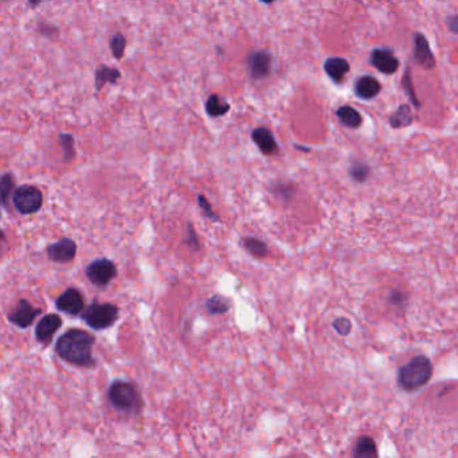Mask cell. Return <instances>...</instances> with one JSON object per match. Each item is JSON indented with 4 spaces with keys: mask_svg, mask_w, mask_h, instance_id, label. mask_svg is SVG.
<instances>
[{
    "mask_svg": "<svg viewBox=\"0 0 458 458\" xmlns=\"http://www.w3.org/2000/svg\"><path fill=\"white\" fill-rule=\"evenodd\" d=\"M94 336L84 330L73 328L65 332L55 343L57 355L77 367H93L96 364L91 354Z\"/></svg>",
    "mask_w": 458,
    "mask_h": 458,
    "instance_id": "6da1fadb",
    "label": "cell"
},
{
    "mask_svg": "<svg viewBox=\"0 0 458 458\" xmlns=\"http://www.w3.org/2000/svg\"><path fill=\"white\" fill-rule=\"evenodd\" d=\"M109 403L121 414L139 415L144 408V401L138 387L125 381H115L108 387Z\"/></svg>",
    "mask_w": 458,
    "mask_h": 458,
    "instance_id": "7a4b0ae2",
    "label": "cell"
},
{
    "mask_svg": "<svg viewBox=\"0 0 458 458\" xmlns=\"http://www.w3.org/2000/svg\"><path fill=\"white\" fill-rule=\"evenodd\" d=\"M433 364L425 355L413 357L398 372V383L405 391H415L426 386L432 379Z\"/></svg>",
    "mask_w": 458,
    "mask_h": 458,
    "instance_id": "3957f363",
    "label": "cell"
},
{
    "mask_svg": "<svg viewBox=\"0 0 458 458\" xmlns=\"http://www.w3.org/2000/svg\"><path fill=\"white\" fill-rule=\"evenodd\" d=\"M118 308L111 303H91L81 315L82 320L96 331H104L112 327L118 318Z\"/></svg>",
    "mask_w": 458,
    "mask_h": 458,
    "instance_id": "277c9868",
    "label": "cell"
},
{
    "mask_svg": "<svg viewBox=\"0 0 458 458\" xmlns=\"http://www.w3.org/2000/svg\"><path fill=\"white\" fill-rule=\"evenodd\" d=\"M13 203L16 211L23 216L35 214L43 204V195L37 187L25 184L13 191Z\"/></svg>",
    "mask_w": 458,
    "mask_h": 458,
    "instance_id": "5b68a950",
    "label": "cell"
},
{
    "mask_svg": "<svg viewBox=\"0 0 458 458\" xmlns=\"http://www.w3.org/2000/svg\"><path fill=\"white\" fill-rule=\"evenodd\" d=\"M86 277L88 280L96 285L104 288L106 285H109L112 280H115L117 276V269L116 265L108 258H99L91 261L89 265L85 269Z\"/></svg>",
    "mask_w": 458,
    "mask_h": 458,
    "instance_id": "8992f818",
    "label": "cell"
},
{
    "mask_svg": "<svg viewBox=\"0 0 458 458\" xmlns=\"http://www.w3.org/2000/svg\"><path fill=\"white\" fill-rule=\"evenodd\" d=\"M273 69V55L267 51H255L247 57V73L253 79H264Z\"/></svg>",
    "mask_w": 458,
    "mask_h": 458,
    "instance_id": "52a82bcc",
    "label": "cell"
},
{
    "mask_svg": "<svg viewBox=\"0 0 458 458\" xmlns=\"http://www.w3.org/2000/svg\"><path fill=\"white\" fill-rule=\"evenodd\" d=\"M55 306L58 311L70 316L82 315L85 311L84 296L76 288H69L55 300Z\"/></svg>",
    "mask_w": 458,
    "mask_h": 458,
    "instance_id": "ba28073f",
    "label": "cell"
},
{
    "mask_svg": "<svg viewBox=\"0 0 458 458\" xmlns=\"http://www.w3.org/2000/svg\"><path fill=\"white\" fill-rule=\"evenodd\" d=\"M42 313L39 308H34L27 300H19L13 311L9 313V321L18 328H28L34 320Z\"/></svg>",
    "mask_w": 458,
    "mask_h": 458,
    "instance_id": "9c48e42d",
    "label": "cell"
},
{
    "mask_svg": "<svg viewBox=\"0 0 458 458\" xmlns=\"http://www.w3.org/2000/svg\"><path fill=\"white\" fill-rule=\"evenodd\" d=\"M77 255L76 242L70 238H62L48 247V255L57 264H67L74 259Z\"/></svg>",
    "mask_w": 458,
    "mask_h": 458,
    "instance_id": "30bf717a",
    "label": "cell"
},
{
    "mask_svg": "<svg viewBox=\"0 0 458 458\" xmlns=\"http://www.w3.org/2000/svg\"><path fill=\"white\" fill-rule=\"evenodd\" d=\"M369 64L383 74H394L399 67V61L390 49H375L369 55Z\"/></svg>",
    "mask_w": 458,
    "mask_h": 458,
    "instance_id": "8fae6325",
    "label": "cell"
},
{
    "mask_svg": "<svg viewBox=\"0 0 458 458\" xmlns=\"http://www.w3.org/2000/svg\"><path fill=\"white\" fill-rule=\"evenodd\" d=\"M62 327V318L57 313H49L39 320L35 327V337L40 344H49L54 333Z\"/></svg>",
    "mask_w": 458,
    "mask_h": 458,
    "instance_id": "7c38bea8",
    "label": "cell"
},
{
    "mask_svg": "<svg viewBox=\"0 0 458 458\" xmlns=\"http://www.w3.org/2000/svg\"><path fill=\"white\" fill-rule=\"evenodd\" d=\"M414 57L425 69H433L435 66V58L433 51L430 49L429 40L420 33L414 35Z\"/></svg>",
    "mask_w": 458,
    "mask_h": 458,
    "instance_id": "4fadbf2b",
    "label": "cell"
},
{
    "mask_svg": "<svg viewBox=\"0 0 458 458\" xmlns=\"http://www.w3.org/2000/svg\"><path fill=\"white\" fill-rule=\"evenodd\" d=\"M252 139L264 155H273L279 151L277 141L274 139L272 130L267 128H255L252 133Z\"/></svg>",
    "mask_w": 458,
    "mask_h": 458,
    "instance_id": "5bb4252c",
    "label": "cell"
},
{
    "mask_svg": "<svg viewBox=\"0 0 458 458\" xmlns=\"http://www.w3.org/2000/svg\"><path fill=\"white\" fill-rule=\"evenodd\" d=\"M382 86L376 78L371 76L360 77L355 82V94L362 100H371L376 97Z\"/></svg>",
    "mask_w": 458,
    "mask_h": 458,
    "instance_id": "9a60e30c",
    "label": "cell"
},
{
    "mask_svg": "<svg viewBox=\"0 0 458 458\" xmlns=\"http://www.w3.org/2000/svg\"><path fill=\"white\" fill-rule=\"evenodd\" d=\"M324 70L327 76L331 78L333 82L339 84L344 79L345 74L350 72V64L347 60L340 57H332L328 58L324 64Z\"/></svg>",
    "mask_w": 458,
    "mask_h": 458,
    "instance_id": "2e32d148",
    "label": "cell"
},
{
    "mask_svg": "<svg viewBox=\"0 0 458 458\" xmlns=\"http://www.w3.org/2000/svg\"><path fill=\"white\" fill-rule=\"evenodd\" d=\"M94 78H96V90H101L104 88L105 84H112V85H116L117 81L121 78V73L120 70H117L115 67H108L105 65L100 66L97 70H96V74H94Z\"/></svg>",
    "mask_w": 458,
    "mask_h": 458,
    "instance_id": "e0dca14e",
    "label": "cell"
},
{
    "mask_svg": "<svg viewBox=\"0 0 458 458\" xmlns=\"http://www.w3.org/2000/svg\"><path fill=\"white\" fill-rule=\"evenodd\" d=\"M336 116L339 118V121L343 124L344 127L351 128V129H357V128L362 125V116L357 112L355 108L348 106V105H343L337 109Z\"/></svg>",
    "mask_w": 458,
    "mask_h": 458,
    "instance_id": "ac0fdd59",
    "label": "cell"
},
{
    "mask_svg": "<svg viewBox=\"0 0 458 458\" xmlns=\"http://www.w3.org/2000/svg\"><path fill=\"white\" fill-rule=\"evenodd\" d=\"M354 458H378V447L374 438L367 435L360 437L354 449Z\"/></svg>",
    "mask_w": 458,
    "mask_h": 458,
    "instance_id": "d6986e66",
    "label": "cell"
},
{
    "mask_svg": "<svg viewBox=\"0 0 458 458\" xmlns=\"http://www.w3.org/2000/svg\"><path fill=\"white\" fill-rule=\"evenodd\" d=\"M230 111V105L219 94H211L206 101V112L210 117H220Z\"/></svg>",
    "mask_w": 458,
    "mask_h": 458,
    "instance_id": "ffe728a7",
    "label": "cell"
},
{
    "mask_svg": "<svg viewBox=\"0 0 458 458\" xmlns=\"http://www.w3.org/2000/svg\"><path fill=\"white\" fill-rule=\"evenodd\" d=\"M204 308L210 315H225L229 312L230 301L220 294H214L204 303Z\"/></svg>",
    "mask_w": 458,
    "mask_h": 458,
    "instance_id": "44dd1931",
    "label": "cell"
},
{
    "mask_svg": "<svg viewBox=\"0 0 458 458\" xmlns=\"http://www.w3.org/2000/svg\"><path fill=\"white\" fill-rule=\"evenodd\" d=\"M414 117L413 112L408 105H401L398 111L390 117V125L398 129V128L408 127L413 123Z\"/></svg>",
    "mask_w": 458,
    "mask_h": 458,
    "instance_id": "7402d4cb",
    "label": "cell"
},
{
    "mask_svg": "<svg viewBox=\"0 0 458 458\" xmlns=\"http://www.w3.org/2000/svg\"><path fill=\"white\" fill-rule=\"evenodd\" d=\"M242 245L246 249V252H249L250 255H255V257L262 258V257H267V246L265 245V242H262L258 238L245 237L242 240Z\"/></svg>",
    "mask_w": 458,
    "mask_h": 458,
    "instance_id": "603a6c76",
    "label": "cell"
},
{
    "mask_svg": "<svg viewBox=\"0 0 458 458\" xmlns=\"http://www.w3.org/2000/svg\"><path fill=\"white\" fill-rule=\"evenodd\" d=\"M13 187H15V180H13V174H10V172L3 174V177L0 179V194H1L3 207H7L9 196L11 195Z\"/></svg>",
    "mask_w": 458,
    "mask_h": 458,
    "instance_id": "cb8c5ba5",
    "label": "cell"
},
{
    "mask_svg": "<svg viewBox=\"0 0 458 458\" xmlns=\"http://www.w3.org/2000/svg\"><path fill=\"white\" fill-rule=\"evenodd\" d=\"M60 144L62 147V151L65 153V162H70L74 159L76 152H74V138L67 133H61L60 135Z\"/></svg>",
    "mask_w": 458,
    "mask_h": 458,
    "instance_id": "d4e9b609",
    "label": "cell"
},
{
    "mask_svg": "<svg viewBox=\"0 0 458 458\" xmlns=\"http://www.w3.org/2000/svg\"><path fill=\"white\" fill-rule=\"evenodd\" d=\"M109 46H111V50L113 52L116 60H121L124 55V51H125V46H127V39L121 33H117L111 39Z\"/></svg>",
    "mask_w": 458,
    "mask_h": 458,
    "instance_id": "484cf974",
    "label": "cell"
},
{
    "mask_svg": "<svg viewBox=\"0 0 458 458\" xmlns=\"http://www.w3.org/2000/svg\"><path fill=\"white\" fill-rule=\"evenodd\" d=\"M350 175L352 177V179L354 180H357V181H359V183H362V181H364L366 179L369 178V168L367 164H364V163H354L352 166H351V168H350Z\"/></svg>",
    "mask_w": 458,
    "mask_h": 458,
    "instance_id": "4316f807",
    "label": "cell"
},
{
    "mask_svg": "<svg viewBox=\"0 0 458 458\" xmlns=\"http://www.w3.org/2000/svg\"><path fill=\"white\" fill-rule=\"evenodd\" d=\"M198 204H199L201 210L203 211L204 217L211 219L213 222H219V217L214 213L211 204L208 203V201H207V198L204 195H199L198 196Z\"/></svg>",
    "mask_w": 458,
    "mask_h": 458,
    "instance_id": "83f0119b",
    "label": "cell"
},
{
    "mask_svg": "<svg viewBox=\"0 0 458 458\" xmlns=\"http://www.w3.org/2000/svg\"><path fill=\"white\" fill-rule=\"evenodd\" d=\"M351 327H352V324L348 318H339L333 321V330L342 336H347L351 332Z\"/></svg>",
    "mask_w": 458,
    "mask_h": 458,
    "instance_id": "f1b7e54d",
    "label": "cell"
},
{
    "mask_svg": "<svg viewBox=\"0 0 458 458\" xmlns=\"http://www.w3.org/2000/svg\"><path fill=\"white\" fill-rule=\"evenodd\" d=\"M402 85H403V89L408 91V94L410 96L411 101L415 104V106H420V101H418V99H417V96H415V91L413 89V82H411V77H410V72H408V70L406 72V76L403 78V81H402Z\"/></svg>",
    "mask_w": 458,
    "mask_h": 458,
    "instance_id": "f546056e",
    "label": "cell"
},
{
    "mask_svg": "<svg viewBox=\"0 0 458 458\" xmlns=\"http://www.w3.org/2000/svg\"><path fill=\"white\" fill-rule=\"evenodd\" d=\"M405 300H406V296L401 291H394V292L390 293V303L393 306H403Z\"/></svg>",
    "mask_w": 458,
    "mask_h": 458,
    "instance_id": "4dcf8cb0",
    "label": "cell"
},
{
    "mask_svg": "<svg viewBox=\"0 0 458 458\" xmlns=\"http://www.w3.org/2000/svg\"><path fill=\"white\" fill-rule=\"evenodd\" d=\"M446 23H447V27H449V30H450L452 33L458 34V15H453V16L447 18Z\"/></svg>",
    "mask_w": 458,
    "mask_h": 458,
    "instance_id": "1f68e13d",
    "label": "cell"
},
{
    "mask_svg": "<svg viewBox=\"0 0 458 458\" xmlns=\"http://www.w3.org/2000/svg\"><path fill=\"white\" fill-rule=\"evenodd\" d=\"M189 238H190L189 246H190L191 249L198 250V249H199V242H198V237H196V234H195V231L192 230V228H189Z\"/></svg>",
    "mask_w": 458,
    "mask_h": 458,
    "instance_id": "d6a6232c",
    "label": "cell"
}]
</instances>
